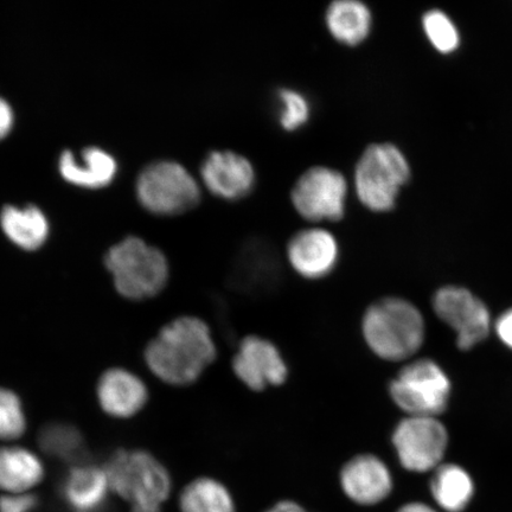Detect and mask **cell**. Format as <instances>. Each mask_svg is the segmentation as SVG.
<instances>
[{"mask_svg":"<svg viewBox=\"0 0 512 512\" xmlns=\"http://www.w3.org/2000/svg\"><path fill=\"white\" fill-rule=\"evenodd\" d=\"M98 399L108 415L125 419L142 411L149 393L144 382L130 371L112 369L99 381Z\"/></svg>","mask_w":512,"mask_h":512,"instance_id":"15","label":"cell"},{"mask_svg":"<svg viewBox=\"0 0 512 512\" xmlns=\"http://www.w3.org/2000/svg\"><path fill=\"white\" fill-rule=\"evenodd\" d=\"M38 444L48 456L64 462H81L86 453L85 439L78 428L63 422L43 427L38 435Z\"/></svg>","mask_w":512,"mask_h":512,"instance_id":"23","label":"cell"},{"mask_svg":"<svg viewBox=\"0 0 512 512\" xmlns=\"http://www.w3.org/2000/svg\"><path fill=\"white\" fill-rule=\"evenodd\" d=\"M15 125V113L8 101L0 96V140L8 137Z\"/></svg>","mask_w":512,"mask_h":512,"instance_id":"28","label":"cell"},{"mask_svg":"<svg viewBox=\"0 0 512 512\" xmlns=\"http://www.w3.org/2000/svg\"><path fill=\"white\" fill-rule=\"evenodd\" d=\"M326 30L344 47L355 48L366 42L373 30V11L361 0H335L326 8Z\"/></svg>","mask_w":512,"mask_h":512,"instance_id":"17","label":"cell"},{"mask_svg":"<svg viewBox=\"0 0 512 512\" xmlns=\"http://www.w3.org/2000/svg\"><path fill=\"white\" fill-rule=\"evenodd\" d=\"M216 358L217 347L210 326L194 316L179 317L164 326L145 351L152 373L176 387H187L200 380Z\"/></svg>","mask_w":512,"mask_h":512,"instance_id":"1","label":"cell"},{"mask_svg":"<svg viewBox=\"0 0 512 512\" xmlns=\"http://www.w3.org/2000/svg\"><path fill=\"white\" fill-rule=\"evenodd\" d=\"M138 201L150 213L177 216L196 208L202 187L187 168L171 160L146 166L137 179Z\"/></svg>","mask_w":512,"mask_h":512,"instance_id":"7","label":"cell"},{"mask_svg":"<svg viewBox=\"0 0 512 512\" xmlns=\"http://www.w3.org/2000/svg\"><path fill=\"white\" fill-rule=\"evenodd\" d=\"M38 499L29 494H10L0 497V512H31L37 507Z\"/></svg>","mask_w":512,"mask_h":512,"instance_id":"27","label":"cell"},{"mask_svg":"<svg viewBox=\"0 0 512 512\" xmlns=\"http://www.w3.org/2000/svg\"><path fill=\"white\" fill-rule=\"evenodd\" d=\"M105 264L118 292L128 299L155 297L168 284L170 270L165 255L136 236L113 246Z\"/></svg>","mask_w":512,"mask_h":512,"instance_id":"5","label":"cell"},{"mask_svg":"<svg viewBox=\"0 0 512 512\" xmlns=\"http://www.w3.org/2000/svg\"><path fill=\"white\" fill-rule=\"evenodd\" d=\"M496 332L501 341L512 349V309L497 319Z\"/></svg>","mask_w":512,"mask_h":512,"instance_id":"29","label":"cell"},{"mask_svg":"<svg viewBox=\"0 0 512 512\" xmlns=\"http://www.w3.org/2000/svg\"><path fill=\"white\" fill-rule=\"evenodd\" d=\"M201 182L211 195L239 202L252 194L258 182L255 166L246 156L232 150H215L204 158Z\"/></svg>","mask_w":512,"mask_h":512,"instance_id":"13","label":"cell"},{"mask_svg":"<svg viewBox=\"0 0 512 512\" xmlns=\"http://www.w3.org/2000/svg\"><path fill=\"white\" fill-rule=\"evenodd\" d=\"M110 489L105 469L79 463L64 478L61 491L74 512H96L105 504Z\"/></svg>","mask_w":512,"mask_h":512,"instance_id":"18","label":"cell"},{"mask_svg":"<svg viewBox=\"0 0 512 512\" xmlns=\"http://www.w3.org/2000/svg\"><path fill=\"white\" fill-rule=\"evenodd\" d=\"M339 485L352 503L374 507L392 495L394 478L387 463L377 454L358 453L343 464Z\"/></svg>","mask_w":512,"mask_h":512,"instance_id":"14","label":"cell"},{"mask_svg":"<svg viewBox=\"0 0 512 512\" xmlns=\"http://www.w3.org/2000/svg\"><path fill=\"white\" fill-rule=\"evenodd\" d=\"M279 101V125L285 132L302 130L309 123L312 107L309 99L298 89L283 87L277 93Z\"/></svg>","mask_w":512,"mask_h":512,"instance_id":"24","label":"cell"},{"mask_svg":"<svg viewBox=\"0 0 512 512\" xmlns=\"http://www.w3.org/2000/svg\"><path fill=\"white\" fill-rule=\"evenodd\" d=\"M286 260L298 277L320 281L334 274L341 260V245L331 230L311 226L294 233L286 245Z\"/></svg>","mask_w":512,"mask_h":512,"instance_id":"12","label":"cell"},{"mask_svg":"<svg viewBox=\"0 0 512 512\" xmlns=\"http://www.w3.org/2000/svg\"><path fill=\"white\" fill-rule=\"evenodd\" d=\"M0 226L15 246L24 251H37L49 236V221L40 208L35 206H8L0 214Z\"/></svg>","mask_w":512,"mask_h":512,"instance_id":"19","label":"cell"},{"mask_svg":"<svg viewBox=\"0 0 512 512\" xmlns=\"http://www.w3.org/2000/svg\"><path fill=\"white\" fill-rule=\"evenodd\" d=\"M59 170L64 181L85 189H101L113 182L118 172L117 160L99 147H88L80 158L72 151H64L59 159Z\"/></svg>","mask_w":512,"mask_h":512,"instance_id":"16","label":"cell"},{"mask_svg":"<svg viewBox=\"0 0 512 512\" xmlns=\"http://www.w3.org/2000/svg\"><path fill=\"white\" fill-rule=\"evenodd\" d=\"M422 29L428 41L441 54H451L459 46V34L450 17L441 10L427 11L422 17Z\"/></svg>","mask_w":512,"mask_h":512,"instance_id":"25","label":"cell"},{"mask_svg":"<svg viewBox=\"0 0 512 512\" xmlns=\"http://www.w3.org/2000/svg\"><path fill=\"white\" fill-rule=\"evenodd\" d=\"M27 428V416L18 396L9 389L0 388V439L22 437Z\"/></svg>","mask_w":512,"mask_h":512,"instance_id":"26","label":"cell"},{"mask_svg":"<svg viewBox=\"0 0 512 512\" xmlns=\"http://www.w3.org/2000/svg\"><path fill=\"white\" fill-rule=\"evenodd\" d=\"M361 334L368 350L387 363L414 360L426 338L422 312L408 299L384 296L364 310Z\"/></svg>","mask_w":512,"mask_h":512,"instance_id":"2","label":"cell"},{"mask_svg":"<svg viewBox=\"0 0 512 512\" xmlns=\"http://www.w3.org/2000/svg\"><path fill=\"white\" fill-rule=\"evenodd\" d=\"M110 488L131 505V512H162L171 491L165 466L142 450L115 452L104 467Z\"/></svg>","mask_w":512,"mask_h":512,"instance_id":"4","label":"cell"},{"mask_svg":"<svg viewBox=\"0 0 512 512\" xmlns=\"http://www.w3.org/2000/svg\"><path fill=\"white\" fill-rule=\"evenodd\" d=\"M350 184L343 172L315 165L300 175L290 192V201L303 220L319 226L336 223L347 213Z\"/></svg>","mask_w":512,"mask_h":512,"instance_id":"8","label":"cell"},{"mask_svg":"<svg viewBox=\"0 0 512 512\" xmlns=\"http://www.w3.org/2000/svg\"><path fill=\"white\" fill-rule=\"evenodd\" d=\"M181 512H235V501L219 480L201 477L185 486L179 499Z\"/></svg>","mask_w":512,"mask_h":512,"instance_id":"22","label":"cell"},{"mask_svg":"<svg viewBox=\"0 0 512 512\" xmlns=\"http://www.w3.org/2000/svg\"><path fill=\"white\" fill-rule=\"evenodd\" d=\"M396 512H439L435 510L431 505L424 502H409L403 504L400 509Z\"/></svg>","mask_w":512,"mask_h":512,"instance_id":"31","label":"cell"},{"mask_svg":"<svg viewBox=\"0 0 512 512\" xmlns=\"http://www.w3.org/2000/svg\"><path fill=\"white\" fill-rule=\"evenodd\" d=\"M232 370L236 379L254 393L284 386L290 377V367L278 345L256 334L240 339Z\"/></svg>","mask_w":512,"mask_h":512,"instance_id":"10","label":"cell"},{"mask_svg":"<svg viewBox=\"0 0 512 512\" xmlns=\"http://www.w3.org/2000/svg\"><path fill=\"white\" fill-rule=\"evenodd\" d=\"M432 306L435 316L457 332L459 349L469 350L488 337L490 313L485 304L465 288H440L433 296Z\"/></svg>","mask_w":512,"mask_h":512,"instance_id":"11","label":"cell"},{"mask_svg":"<svg viewBox=\"0 0 512 512\" xmlns=\"http://www.w3.org/2000/svg\"><path fill=\"white\" fill-rule=\"evenodd\" d=\"M43 477L44 467L36 454L22 447L0 448V490L27 494Z\"/></svg>","mask_w":512,"mask_h":512,"instance_id":"21","label":"cell"},{"mask_svg":"<svg viewBox=\"0 0 512 512\" xmlns=\"http://www.w3.org/2000/svg\"><path fill=\"white\" fill-rule=\"evenodd\" d=\"M265 512H310L307 511L302 505L293 501H281L274 504L272 508Z\"/></svg>","mask_w":512,"mask_h":512,"instance_id":"30","label":"cell"},{"mask_svg":"<svg viewBox=\"0 0 512 512\" xmlns=\"http://www.w3.org/2000/svg\"><path fill=\"white\" fill-rule=\"evenodd\" d=\"M389 399L407 416L438 418L446 411L451 382L443 368L430 358H414L388 382Z\"/></svg>","mask_w":512,"mask_h":512,"instance_id":"6","label":"cell"},{"mask_svg":"<svg viewBox=\"0 0 512 512\" xmlns=\"http://www.w3.org/2000/svg\"><path fill=\"white\" fill-rule=\"evenodd\" d=\"M431 495L445 512H464L475 496V483L462 466L441 464L432 472Z\"/></svg>","mask_w":512,"mask_h":512,"instance_id":"20","label":"cell"},{"mask_svg":"<svg viewBox=\"0 0 512 512\" xmlns=\"http://www.w3.org/2000/svg\"><path fill=\"white\" fill-rule=\"evenodd\" d=\"M390 443L403 469L427 473L443 464L448 434L438 418L405 415L394 426Z\"/></svg>","mask_w":512,"mask_h":512,"instance_id":"9","label":"cell"},{"mask_svg":"<svg viewBox=\"0 0 512 512\" xmlns=\"http://www.w3.org/2000/svg\"><path fill=\"white\" fill-rule=\"evenodd\" d=\"M411 176V165L399 146L373 143L357 159L352 187L364 208L371 213L388 214L396 208Z\"/></svg>","mask_w":512,"mask_h":512,"instance_id":"3","label":"cell"}]
</instances>
